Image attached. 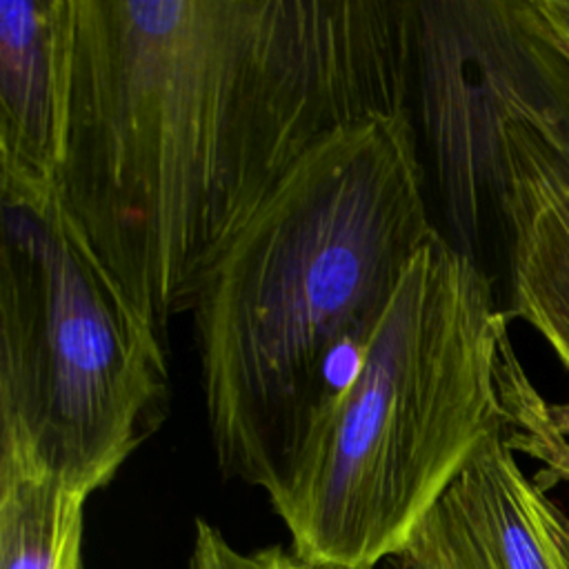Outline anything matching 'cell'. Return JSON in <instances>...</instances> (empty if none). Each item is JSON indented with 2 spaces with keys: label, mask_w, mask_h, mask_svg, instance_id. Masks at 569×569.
<instances>
[{
  "label": "cell",
  "mask_w": 569,
  "mask_h": 569,
  "mask_svg": "<svg viewBox=\"0 0 569 569\" xmlns=\"http://www.w3.org/2000/svg\"><path fill=\"white\" fill-rule=\"evenodd\" d=\"M71 24V0H0V198L58 193Z\"/></svg>",
  "instance_id": "cell-7"
},
{
  "label": "cell",
  "mask_w": 569,
  "mask_h": 569,
  "mask_svg": "<svg viewBox=\"0 0 569 569\" xmlns=\"http://www.w3.org/2000/svg\"><path fill=\"white\" fill-rule=\"evenodd\" d=\"M0 202V431L91 496L167 418L164 338L58 193Z\"/></svg>",
  "instance_id": "cell-4"
},
{
  "label": "cell",
  "mask_w": 569,
  "mask_h": 569,
  "mask_svg": "<svg viewBox=\"0 0 569 569\" xmlns=\"http://www.w3.org/2000/svg\"><path fill=\"white\" fill-rule=\"evenodd\" d=\"M238 569H347L305 560L284 547H267L253 553L238 551Z\"/></svg>",
  "instance_id": "cell-13"
},
{
  "label": "cell",
  "mask_w": 569,
  "mask_h": 569,
  "mask_svg": "<svg viewBox=\"0 0 569 569\" xmlns=\"http://www.w3.org/2000/svg\"><path fill=\"white\" fill-rule=\"evenodd\" d=\"M507 336L487 271L438 231L407 264L358 373L267 491L296 556L373 569L409 545L507 427Z\"/></svg>",
  "instance_id": "cell-3"
},
{
  "label": "cell",
  "mask_w": 569,
  "mask_h": 569,
  "mask_svg": "<svg viewBox=\"0 0 569 569\" xmlns=\"http://www.w3.org/2000/svg\"><path fill=\"white\" fill-rule=\"evenodd\" d=\"M189 569H238V549L227 542L218 527L198 520Z\"/></svg>",
  "instance_id": "cell-12"
},
{
  "label": "cell",
  "mask_w": 569,
  "mask_h": 569,
  "mask_svg": "<svg viewBox=\"0 0 569 569\" xmlns=\"http://www.w3.org/2000/svg\"><path fill=\"white\" fill-rule=\"evenodd\" d=\"M89 496L0 431V569H80Z\"/></svg>",
  "instance_id": "cell-8"
},
{
  "label": "cell",
  "mask_w": 569,
  "mask_h": 569,
  "mask_svg": "<svg viewBox=\"0 0 569 569\" xmlns=\"http://www.w3.org/2000/svg\"><path fill=\"white\" fill-rule=\"evenodd\" d=\"M505 569H562L547 529V493L525 476L505 431L493 433L458 473Z\"/></svg>",
  "instance_id": "cell-9"
},
{
  "label": "cell",
  "mask_w": 569,
  "mask_h": 569,
  "mask_svg": "<svg viewBox=\"0 0 569 569\" xmlns=\"http://www.w3.org/2000/svg\"><path fill=\"white\" fill-rule=\"evenodd\" d=\"M545 518H547V529L558 551L560 565L562 569H569V516L549 498L545 507Z\"/></svg>",
  "instance_id": "cell-14"
},
{
  "label": "cell",
  "mask_w": 569,
  "mask_h": 569,
  "mask_svg": "<svg viewBox=\"0 0 569 569\" xmlns=\"http://www.w3.org/2000/svg\"><path fill=\"white\" fill-rule=\"evenodd\" d=\"M411 109L322 138L202 276L191 320L216 462L264 493L358 373L438 233Z\"/></svg>",
  "instance_id": "cell-2"
},
{
  "label": "cell",
  "mask_w": 569,
  "mask_h": 569,
  "mask_svg": "<svg viewBox=\"0 0 569 569\" xmlns=\"http://www.w3.org/2000/svg\"><path fill=\"white\" fill-rule=\"evenodd\" d=\"M500 400L507 418L505 438L511 449L540 460L547 476L569 482V402L549 405L522 367L505 373Z\"/></svg>",
  "instance_id": "cell-11"
},
{
  "label": "cell",
  "mask_w": 569,
  "mask_h": 569,
  "mask_svg": "<svg viewBox=\"0 0 569 569\" xmlns=\"http://www.w3.org/2000/svg\"><path fill=\"white\" fill-rule=\"evenodd\" d=\"M493 218L507 260V318L525 320L569 373V20L540 80L500 118Z\"/></svg>",
  "instance_id": "cell-6"
},
{
  "label": "cell",
  "mask_w": 569,
  "mask_h": 569,
  "mask_svg": "<svg viewBox=\"0 0 569 569\" xmlns=\"http://www.w3.org/2000/svg\"><path fill=\"white\" fill-rule=\"evenodd\" d=\"M58 198L164 338L329 133L411 109L413 0H71Z\"/></svg>",
  "instance_id": "cell-1"
},
{
  "label": "cell",
  "mask_w": 569,
  "mask_h": 569,
  "mask_svg": "<svg viewBox=\"0 0 569 569\" xmlns=\"http://www.w3.org/2000/svg\"><path fill=\"white\" fill-rule=\"evenodd\" d=\"M393 560V569H505L489 531L456 480Z\"/></svg>",
  "instance_id": "cell-10"
},
{
  "label": "cell",
  "mask_w": 569,
  "mask_h": 569,
  "mask_svg": "<svg viewBox=\"0 0 569 569\" xmlns=\"http://www.w3.org/2000/svg\"><path fill=\"white\" fill-rule=\"evenodd\" d=\"M547 58L542 0L416 2L413 93L460 249L493 216L498 122Z\"/></svg>",
  "instance_id": "cell-5"
}]
</instances>
